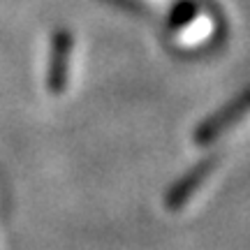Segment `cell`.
<instances>
[{
  "label": "cell",
  "mask_w": 250,
  "mask_h": 250,
  "mask_svg": "<svg viewBox=\"0 0 250 250\" xmlns=\"http://www.w3.org/2000/svg\"><path fill=\"white\" fill-rule=\"evenodd\" d=\"M72 51V35L67 30H58L54 35V49H51V81L61 86L67 72V61Z\"/></svg>",
  "instance_id": "1"
},
{
  "label": "cell",
  "mask_w": 250,
  "mask_h": 250,
  "mask_svg": "<svg viewBox=\"0 0 250 250\" xmlns=\"http://www.w3.org/2000/svg\"><path fill=\"white\" fill-rule=\"evenodd\" d=\"M197 12H199V2H197V0H181V2H176V5L171 7L165 28H167L169 33H179L188 23H192V19L197 17Z\"/></svg>",
  "instance_id": "2"
},
{
  "label": "cell",
  "mask_w": 250,
  "mask_h": 250,
  "mask_svg": "<svg viewBox=\"0 0 250 250\" xmlns=\"http://www.w3.org/2000/svg\"><path fill=\"white\" fill-rule=\"evenodd\" d=\"M107 2H114L116 7L125 9V12H132V14H146V7L139 0H107Z\"/></svg>",
  "instance_id": "3"
}]
</instances>
